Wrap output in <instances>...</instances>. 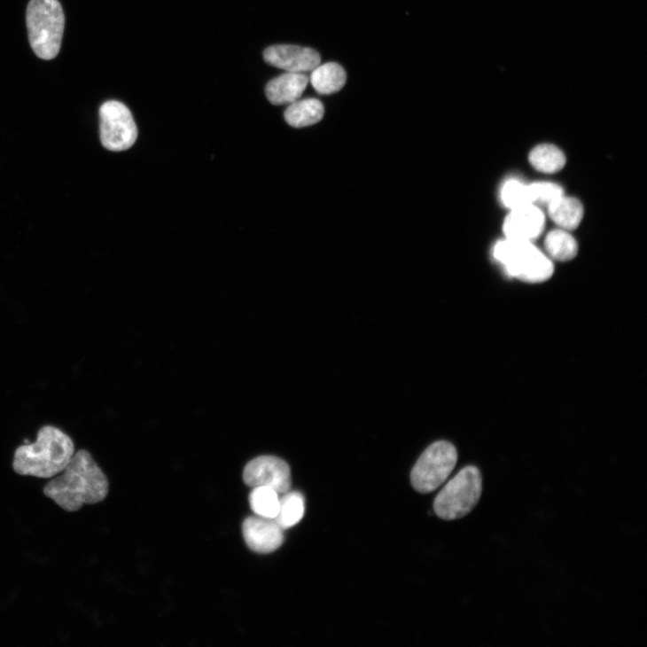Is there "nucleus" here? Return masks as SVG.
<instances>
[{
	"instance_id": "nucleus-4",
	"label": "nucleus",
	"mask_w": 647,
	"mask_h": 647,
	"mask_svg": "<svg viewBox=\"0 0 647 647\" xmlns=\"http://www.w3.org/2000/svg\"><path fill=\"white\" fill-rule=\"evenodd\" d=\"M494 255L509 276L526 283H543L554 274L550 259L530 241H500L495 246Z\"/></svg>"
},
{
	"instance_id": "nucleus-8",
	"label": "nucleus",
	"mask_w": 647,
	"mask_h": 647,
	"mask_svg": "<svg viewBox=\"0 0 647 647\" xmlns=\"http://www.w3.org/2000/svg\"><path fill=\"white\" fill-rule=\"evenodd\" d=\"M243 480L252 488L265 487L279 495L292 488V473L289 465L282 459L265 456L250 461L244 469Z\"/></svg>"
},
{
	"instance_id": "nucleus-7",
	"label": "nucleus",
	"mask_w": 647,
	"mask_h": 647,
	"mask_svg": "<svg viewBox=\"0 0 647 647\" xmlns=\"http://www.w3.org/2000/svg\"><path fill=\"white\" fill-rule=\"evenodd\" d=\"M100 140L110 152L132 148L138 138V129L131 111L122 103L111 100L99 110Z\"/></svg>"
},
{
	"instance_id": "nucleus-20",
	"label": "nucleus",
	"mask_w": 647,
	"mask_h": 647,
	"mask_svg": "<svg viewBox=\"0 0 647 647\" xmlns=\"http://www.w3.org/2000/svg\"><path fill=\"white\" fill-rule=\"evenodd\" d=\"M502 200L510 210L528 205H534L533 194L529 185L518 181L507 182L502 191Z\"/></svg>"
},
{
	"instance_id": "nucleus-16",
	"label": "nucleus",
	"mask_w": 647,
	"mask_h": 647,
	"mask_svg": "<svg viewBox=\"0 0 647 647\" xmlns=\"http://www.w3.org/2000/svg\"><path fill=\"white\" fill-rule=\"evenodd\" d=\"M280 498V510L276 522L285 531L298 525L304 516L305 499L300 492H288Z\"/></svg>"
},
{
	"instance_id": "nucleus-14",
	"label": "nucleus",
	"mask_w": 647,
	"mask_h": 647,
	"mask_svg": "<svg viewBox=\"0 0 647 647\" xmlns=\"http://www.w3.org/2000/svg\"><path fill=\"white\" fill-rule=\"evenodd\" d=\"M550 219L565 230H574L584 218V207L573 198L561 197L548 206Z\"/></svg>"
},
{
	"instance_id": "nucleus-5",
	"label": "nucleus",
	"mask_w": 647,
	"mask_h": 647,
	"mask_svg": "<svg viewBox=\"0 0 647 647\" xmlns=\"http://www.w3.org/2000/svg\"><path fill=\"white\" fill-rule=\"evenodd\" d=\"M483 491V479L475 466H468L453 478L434 500L433 510L440 519H462L479 503Z\"/></svg>"
},
{
	"instance_id": "nucleus-6",
	"label": "nucleus",
	"mask_w": 647,
	"mask_h": 647,
	"mask_svg": "<svg viewBox=\"0 0 647 647\" xmlns=\"http://www.w3.org/2000/svg\"><path fill=\"white\" fill-rule=\"evenodd\" d=\"M458 451L455 445L440 440L423 453L411 472V483L419 493L428 494L441 486L455 470Z\"/></svg>"
},
{
	"instance_id": "nucleus-17",
	"label": "nucleus",
	"mask_w": 647,
	"mask_h": 647,
	"mask_svg": "<svg viewBox=\"0 0 647 647\" xmlns=\"http://www.w3.org/2000/svg\"><path fill=\"white\" fill-rule=\"evenodd\" d=\"M545 248L552 258L561 262L572 261L578 253L576 240L565 230H551L545 238Z\"/></svg>"
},
{
	"instance_id": "nucleus-15",
	"label": "nucleus",
	"mask_w": 647,
	"mask_h": 647,
	"mask_svg": "<svg viewBox=\"0 0 647 647\" xmlns=\"http://www.w3.org/2000/svg\"><path fill=\"white\" fill-rule=\"evenodd\" d=\"M325 113L323 104L316 98L297 100L291 104L285 113L288 124L303 128L320 121Z\"/></svg>"
},
{
	"instance_id": "nucleus-21",
	"label": "nucleus",
	"mask_w": 647,
	"mask_h": 647,
	"mask_svg": "<svg viewBox=\"0 0 647 647\" xmlns=\"http://www.w3.org/2000/svg\"><path fill=\"white\" fill-rule=\"evenodd\" d=\"M534 203L549 206L553 201L564 196L561 186L548 182L534 183L529 185Z\"/></svg>"
},
{
	"instance_id": "nucleus-2",
	"label": "nucleus",
	"mask_w": 647,
	"mask_h": 647,
	"mask_svg": "<svg viewBox=\"0 0 647 647\" xmlns=\"http://www.w3.org/2000/svg\"><path fill=\"white\" fill-rule=\"evenodd\" d=\"M75 455L73 439L53 425L43 426L33 443L19 446L13 470L21 476L51 479L60 474Z\"/></svg>"
},
{
	"instance_id": "nucleus-10",
	"label": "nucleus",
	"mask_w": 647,
	"mask_h": 647,
	"mask_svg": "<svg viewBox=\"0 0 647 647\" xmlns=\"http://www.w3.org/2000/svg\"><path fill=\"white\" fill-rule=\"evenodd\" d=\"M264 58L272 66L294 74L310 73L321 62L316 51L296 45L271 46L265 51Z\"/></svg>"
},
{
	"instance_id": "nucleus-19",
	"label": "nucleus",
	"mask_w": 647,
	"mask_h": 647,
	"mask_svg": "<svg viewBox=\"0 0 647 647\" xmlns=\"http://www.w3.org/2000/svg\"><path fill=\"white\" fill-rule=\"evenodd\" d=\"M279 495L269 487H253L249 495L250 507L257 516L276 519L280 510Z\"/></svg>"
},
{
	"instance_id": "nucleus-11",
	"label": "nucleus",
	"mask_w": 647,
	"mask_h": 647,
	"mask_svg": "<svg viewBox=\"0 0 647 647\" xmlns=\"http://www.w3.org/2000/svg\"><path fill=\"white\" fill-rule=\"evenodd\" d=\"M545 216L534 204L511 210L503 223L507 238L530 241L537 238L543 231Z\"/></svg>"
},
{
	"instance_id": "nucleus-3",
	"label": "nucleus",
	"mask_w": 647,
	"mask_h": 647,
	"mask_svg": "<svg viewBox=\"0 0 647 647\" xmlns=\"http://www.w3.org/2000/svg\"><path fill=\"white\" fill-rule=\"evenodd\" d=\"M30 45L42 59L58 54L65 27V16L58 0H31L27 11Z\"/></svg>"
},
{
	"instance_id": "nucleus-1",
	"label": "nucleus",
	"mask_w": 647,
	"mask_h": 647,
	"mask_svg": "<svg viewBox=\"0 0 647 647\" xmlns=\"http://www.w3.org/2000/svg\"><path fill=\"white\" fill-rule=\"evenodd\" d=\"M108 492V479L87 449L75 452L67 467L43 488L48 498L68 512L103 502Z\"/></svg>"
},
{
	"instance_id": "nucleus-12",
	"label": "nucleus",
	"mask_w": 647,
	"mask_h": 647,
	"mask_svg": "<svg viewBox=\"0 0 647 647\" xmlns=\"http://www.w3.org/2000/svg\"><path fill=\"white\" fill-rule=\"evenodd\" d=\"M308 81V78L302 74H285L268 84L267 97L273 105H291L300 98Z\"/></svg>"
},
{
	"instance_id": "nucleus-9",
	"label": "nucleus",
	"mask_w": 647,
	"mask_h": 647,
	"mask_svg": "<svg viewBox=\"0 0 647 647\" xmlns=\"http://www.w3.org/2000/svg\"><path fill=\"white\" fill-rule=\"evenodd\" d=\"M242 532L247 547L259 554L275 552L285 542L284 530L275 519L257 515L246 518Z\"/></svg>"
},
{
	"instance_id": "nucleus-18",
	"label": "nucleus",
	"mask_w": 647,
	"mask_h": 647,
	"mask_svg": "<svg viewBox=\"0 0 647 647\" xmlns=\"http://www.w3.org/2000/svg\"><path fill=\"white\" fill-rule=\"evenodd\" d=\"M529 160L536 170L547 174L560 171L566 161L563 152L551 144H542L534 148L530 153Z\"/></svg>"
},
{
	"instance_id": "nucleus-13",
	"label": "nucleus",
	"mask_w": 647,
	"mask_h": 647,
	"mask_svg": "<svg viewBox=\"0 0 647 647\" xmlns=\"http://www.w3.org/2000/svg\"><path fill=\"white\" fill-rule=\"evenodd\" d=\"M309 81L318 94L331 95L343 89L347 83V74L338 63L319 64L311 72Z\"/></svg>"
}]
</instances>
